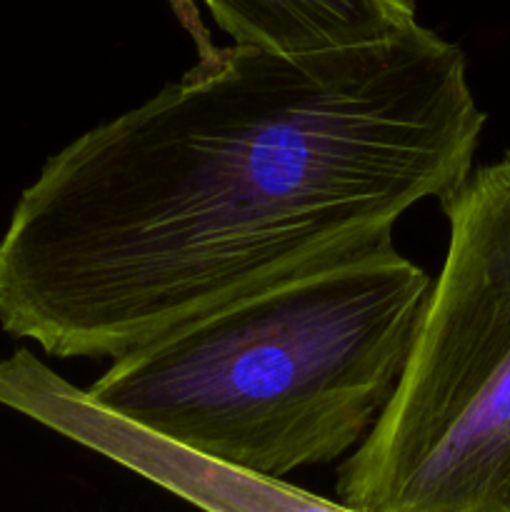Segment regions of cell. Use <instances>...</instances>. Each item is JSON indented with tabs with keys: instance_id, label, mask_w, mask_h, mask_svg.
Returning <instances> with one entry per match:
<instances>
[{
	"instance_id": "1",
	"label": "cell",
	"mask_w": 510,
	"mask_h": 512,
	"mask_svg": "<svg viewBox=\"0 0 510 512\" xmlns=\"http://www.w3.org/2000/svg\"><path fill=\"white\" fill-rule=\"evenodd\" d=\"M463 50L413 25L358 48H210L48 158L0 238V328L123 358L180 325L393 243L473 173Z\"/></svg>"
},
{
	"instance_id": "2",
	"label": "cell",
	"mask_w": 510,
	"mask_h": 512,
	"mask_svg": "<svg viewBox=\"0 0 510 512\" xmlns=\"http://www.w3.org/2000/svg\"><path fill=\"white\" fill-rule=\"evenodd\" d=\"M430 285L390 243L180 325L113 360L88 395L183 448L283 480L368 438Z\"/></svg>"
},
{
	"instance_id": "3",
	"label": "cell",
	"mask_w": 510,
	"mask_h": 512,
	"mask_svg": "<svg viewBox=\"0 0 510 512\" xmlns=\"http://www.w3.org/2000/svg\"><path fill=\"white\" fill-rule=\"evenodd\" d=\"M450 235L388 408L338 473L358 512H510V153L445 200Z\"/></svg>"
},
{
	"instance_id": "4",
	"label": "cell",
	"mask_w": 510,
	"mask_h": 512,
	"mask_svg": "<svg viewBox=\"0 0 510 512\" xmlns=\"http://www.w3.org/2000/svg\"><path fill=\"white\" fill-rule=\"evenodd\" d=\"M0 405L205 512H358L150 433L105 410L28 348L0 360Z\"/></svg>"
},
{
	"instance_id": "5",
	"label": "cell",
	"mask_w": 510,
	"mask_h": 512,
	"mask_svg": "<svg viewBox=\"0 0 510 512\" xmlns=\"http://www.w3.org/2000/svg\"><path fill=\"white\" fill-rule=\"evenodd\" d=\"M240 48L308 55L398 38L418 25L415 0H203Z\"/></svg>"
}]
</instances>
